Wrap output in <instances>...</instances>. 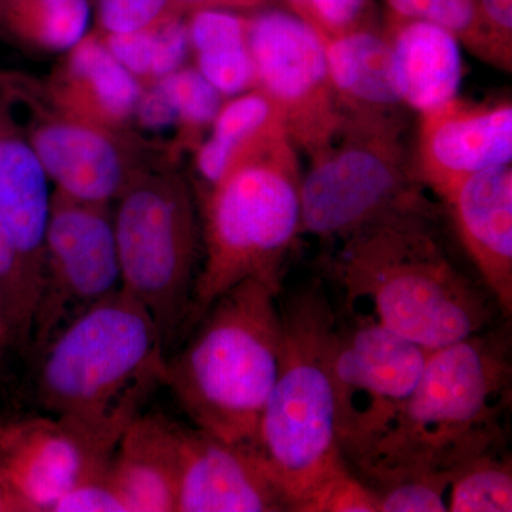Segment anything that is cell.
Wrapping results in <instances>:
<instances>
[{"label": "cell", "instance_id": "83f0119b", "mask_svg": "<svg viewBox=\"0 0 512 512\" xmlns=\"http://www.w3.org/2000/svg\"><path fill=\"white\" fill-rule=\"evenodd\" d=\"M370 487L379 512L450 511L451 471H423Z\"/></svg>", "mask_w": 512, "mask_h": 512}, {"label": "cell", "instance_id": "4316f807", "mask_svg": "<svg viewBox=\"0 0 512 512\" xmlns=\"http://www.w3.org/2000/svg\"><path fill=\"white\" fill-rule=\"evenodd\" d=\"M156 83L173 106L178 124L195 137L204 128L211 127L224 104V96L198 72L197 67H181Z\"/></svg>", "mask_w": 512, "mask_h": 512}, {"label": "cell", "instance_id": "f1b7e54d", "mask_svg": "<svg viewBox=\"0 0 512 512\" xmlns=\"http://www.w3.org/2000/svg\"><path fill=\"white\" fill-rule=\"evenodd\" d=\"M296 512H379L375 491L345 467L319 484Z\"/></svg>", "mask_w": 512, "mask_h": 512}, {"label": "cell", "instance_id": "277c9868", "mask_svg": "<svg viewBox=\"0 0 512 512\" xmlns=\"http://www.w3.org/2000/svg\"><path fill=\"white\" fill-rule=\"evenodd\" d=\"M281 288L247 279L222 293L180 350L165 357L163 383L211 436L254 446L282 359Z\"/></svg>", "mask_w": 512, "mask_h": 512}, {"label": "cell", "instance_id": "ac0fdd59", "mask_svg": "<svg viewBox=\"0 0 512 512\" xmlns=\"http://www.w3.org/2000/svg\"><path fill=\"white\" fill-rule=\"evenodd\" d=\"M33 150L63 197L103 205L128 184L116 143L99 128L52 123L37 130Z\"/></svg>", "mask_w": 512, "mask_h": 512}, {"label": "cell", "instance_id": "d6986e66", "mask_svg": "<svg viewBox=\"0 0 512 512\" xmlns=\"http://www.w3.org/2000/svg\"><path fill=\"white\" fill-rule=\"evenodd\" d=\"M16 460L15 480L23 504L35 511L53 505L74 485L106 473L110 457L52 417L30 427Z\"/></svg>", "mask_w": 512, "mask_h": 512}, {"label": "cell", "instance_id": "f546056e", "mask_svg": "<svg viewBox=\"0 0 512 512\" xmlns=\"http://www.w3.org/2000/svg\"><path fill=\"white\" fill-rule=\"evenodd\" d=\"M174 15H185L178 0H97V18L106 35L150 28Z\"/></svg>", "mask_w": 512, "mask_h": 512}, {"label": "cell", "instance_id": "8fae6325", "mask_svg": "<svg viewBox=\"0 0 512 512\" xmlns=\"http://www.w3.org/2000/svg\"><path fill=\"white\" fill-rule=\"evenodd\" d=\"M40 325L49 342L70 320L121 288L113 221L103 205L57 195L46 232Z\"/></svg>", "mask_w": 512, "mask_h": 512}, {"label": "cell", "instance_id": "d4e9b609", "mask_svg": "<svg viewBox=\"0 0 512 512\" xmlns=\"http://www.w3.org/2000/svg\"><path fill=\"white\" fill-rule=\"evenodd\" d=\"M490 451L451 471L450 512L512 511L510 451Z\"/></svg>", "mask_w": 512, "mask_h": 512}, {"label": "cell", "instance_id": "836d02e7", "mask_svg": "<svg viewBox=\"0 0 512 512\" xmlns=\"http://www.w3.org/2000/svg\"><path fill=\"white\" fill-rule=\"evenodd\" d=\"M153 26L136 32L106 35L104 39L111 55L136 77L151 79L154 57Z\"/></svg>", "mask_w": 512, "mask_h": 512}, {"label": "cell", "instance_id": "6da1fadb", "mask_svg": "<svg viewBox=\"0 0 512 512\" xmlns=\"http://www.w3.org/2000/svg\"><path fill=\"white\" fill-rule=\"evenodd\" d=\"M436 211L431 202L392 212L343 238L330 262L349 312L429 352L484 332L500 311L448 258Z\"/></svg>", "mask_w": 512, "mask_h": 512}, {"label": "cell", "instance_id": "30bf717a", "mask_svg": "<svg viewBox=\"0 0 512 512\" xmlns=\"http://www.w3.org/2000/svg\"><path fill=\"white\" fill-rule=\"evenodd\" d=\"M248 43L256 89L281 110L296 150L318 153L340 126L322 36L295 13L264 10L249 22Z\"/></svg>", "mask_w": 512, "mask_h": 512}, {"label": "cell", "instance_id": "8992f818", "mask_svg": "<svg viewBox=\"0 0 512 512\" xmlns=\"http://www.w3.org/2000/svg\"><path fill=\"white\" fill-rule=\"evenodd\" d=\"M301 180L298 150L284 136L239 161L211 187L205 202L204 262L188 325L247 279L281 288L282 265L302 234Z\"/></svg>", "mask_w": 512, "mask_h": 512}, {"label": "cell", "instance_id": "7402d4cb", "mask_svg": "<svg viewBox=\"0 0 512 512\" xmlns=\"http://www.w3.org/2000/svg\"><path fill=\"white\" fill-rule=\"evenodd\" d=\"M187 22L198 72L222 94L239 96L255 89L254 60L249 50V22L237 10L200 9Z\"/></svg>", "mask_w": 512, "mask_h": 512}, {"label": "cell", "instance_id": "5b68a950", "mask_svg": "<svg viewBox=\"0 0 512 512\" xmlns=\"http://www.w3.org/2000/svg\"><path fill=\"white\" fill-rule=\"evenodd\" d=\"M282 359L259 419L254 451L291 511L348 467L338 439L330 349L338 315L320 284L281 302Z\"/></svg>", "mask_w": 512, "mask_h": 512}, {"label": "cell", "instance_id": "7c38bea8", "mask_svg": "<svg viewBox=\"0 0 512 512\" xmlns=\"http://www.w3.org/2000/svg\"><path fill=\"white\" fill-rule=\"evenodd\" d=\"M512 161V103L454 97L420 114L414 174L443 198L471 175Z\"/></svg>", "mask_w": 512, "mask_h": 512}, {"label": "cell", "instance_id": "2e32d148", "mask_svg": "<svg viewBox=\"0 0 512 512\" xmlns=\"http://www.w3.org/2000/svg\"><path fill=\"white\" fill-rule=\"evenodd\" d=\"M183 426L140 414L114 448L106 477L127 512H177Z\"/></svg>", "mask_w": 512, "mask_h": 512}, {"label": "cell", "instance_id": "4dcf8cb0", "mask_svg": "<svg viewBox=\"0 0 512 512\" xmlns=\"http://www.w3.org/2000/svg\"><path fill=\"white\" fill-rule=\"evenodd\" d=\"M315 29L322 36L380 28L375 0H309Z\"/></svg>", "mask_w": 512, "mask_h": 512}, {"label": "cell", "instance_id": "ba28073f", "mask_svg": "<svg viewBox=\"0 0 512 512\" xmlns=\"http://www.w3.org/2000/svg\"><path fill=\"white\" fill-rule=\"evenodd\" d=\"M309 160L301 180L302 234L342 241L392 212L431 204L402 133L340 126Z\"/></svg>", "mask_w": 512, "mask_h": 512}, {"label": "cell", "instance_id": "d6a6232c", "mask_svg": "<svg viewBox=\"0 0 512 512\" xmlns=\"http://www.w3.org/2000/svg\"><path fill=\"white\" fill-rule=\"evenodd\" d=\"M107 471V470H106ZM52 511L55 512H127L106 473L86 478L74 485L60 498Z\"/></svg>", "mask_w": 512, "mask_h": 512}, {"label": "cell", "instance_id": "ffe728a7", "mask_svg": "<svg viewBox=\"0 0 512 512\" xmlns=\"http://www.w3.org/2000/svg\"><path fill=\"white\" fill-rule=\"evenodd\" d=\"M284 136V116L274 101L256 87L248 90L222 104L210 136L198 147V173L214 187L239 161Z\"/></svg>", "mask_w": 512, "mask_h": 512}, {"label": "cell", "instance_id": "74e56055", "mask_svg": "<svg viewBox=\"0 0 512 512\" xmlns=\"http://www.w3.org/2000/svg\"><path fill=\"white\" fill-rule=\"evenodd\" d=\"M18 256L12 239L9 237L8 229L0 218V276L8 275L12 271Z\"/></svg>", "mask_w": 512, "mask_h": 512}, {"label": "cell", "instance_id": "5bb4252c", "mask_svg": "<svg viewBox=\"0 0 512 512\" xmlns=\"http://www.w3.org/2000/svg\"><path fill=\"white\" fill-rule=\"evenodd\" d=\"M441 200L468 258L498 308L512 312V168H490L471 175Z\"/></svg>", "mask_w": 512, "mask_h": 512}, {"label": "cell", "instance_id": "cb8c5ba5", "mask_svg": "<svg viewBox=\"0 0 512 512\" xmlns=\"http://www.w3.org/2000/svg\"><path fill=\"white\" fill-rule=\"evenodd\" d=\"M387 16L421 20L447 30L471 55L501 72L511 73L512 57L495 43L478 0H384Z\"/></svg>", "mask_w": 512, "mask_h": 512}, {"label": "cell", "instance_id": "9a60e30c", "mask_svg": "<svg viewBox=\"0 0 512 512\" xmlns=\"http://www.w3.org/2000/svg\"><path fill=\"white\" fill-rule=\"evenodd\" d=\"M322 40L340 126L406 134L410 110L394 87L382 26L322 36Z\"/></svg>", "mask_w": 512, "mask_h": 512}, {"label": "cell", "instance_id": "7a4b0ae2", "mask_svg": "<svg viewBox=\"0 0 512 512\" xmlns=\"http://www.w3.org/2000/svg\"><path fill=\"white\" fill-rule=\"evenodd\" d=\"M511 339L488 328L427 357L419 386L386 431L352 466L366 483L453 471L507 448Z\"/></svg>", "mask_w": 512, "mask_h": 512}, {"label": "cell", "instance_id": "4fadbf2b", "mask_svg": "<svg viewBox=\"0 0 512 512\" xmlns=\"http://www.w3.org/2000/svg\"><path fill=\"white\" fill-rule=\"evenodd\" d=\"M278 511L291 508L254 448L183 426L177 512Z\"/></svg>", "mask_w": 512, "mask_h": 512}, {"label": "cell", "instance_id": "44dd1931", "mask_svg": "<svg viewBox=\"0 0 512 512\" xmlns=\"http://www.w3.org/2000/svg\"><path fill=\"white\" fill-rule=\"evenodd\" d=\"M49 177L33 147L0 143V218L19 256L35 258L45 248L52 212Z\"/></svg>", "mask_w": 512, "mask_h": 512}, {"label": "cell", "instance_id": "f35d334b", "mask_svg": "<svg viewBox=\"0 0 512 512\" xmlns=\"http://www.w3.org/2000/svg\"><path fill=\"white\" fill-rule=\"evenodd\" d=\"M288 5L291 6L292 13H295L296 16L308 22L309 25H312L315 28V20H313L311 5H309V0H286Z\"/></svg>", "mask_w": 512, "mask_h": 512}, {"label": "cell", "instance_id": "d590c367", "mask_svg": "<svg viewBox=\"0 0 512 512\" xmlns=\"http://www.w3.org/2000/svg\"><path fill=\"white\" fill-rule=\"evenodd\" d=\"M495 43L512 57V0H478Z\"/></svg>", "mask_w": 512, "mask_h": 512}, {"label": "cell", "instance_id": "3957f363", "mask_svg": "<svg viewBox=\"0 0 512 512\" xmlns=\"http://www.w3.org/2000/svg\"><path fill=\"white\" fill-rule=\"evenodd\" d=\"M39 393L46 416L111 456L158 382L163 335L128 293H111L45 343Z\"/></svg>", "mask_w": 512, "mask_h": 512}, {"label": "cell", "instance_id": "9c48e42d", "mask_svg": "<svg viewBox=\"0 0 512 512\" xmlns=\"http://www.w3.org/2000/svg\"><path fill=\"white\" fill-rule=\"evenodd\" d=\"M429 355L365 315L338 318L330 369L346 464L363 456L400 413L419 386Z\"/></svg>", "mask_w": 512, "mask_h": 512}, {"label": "cell", "instance_id": "8d00e7d4", "mask_svg": "<svg viewBox=\"0 0 512 512\" xmlns=\"http://www.w3.org/2000/svg\"><path fill=\"white\" fill-rule=\"evenodd\" d=\"M184 13L200 9L252 10L261 8L266 0H178Z\"/></svg>", "mask_w": 512, "mask_h": 512}, {"label": "cell", "instance_id": "52a82bcc", "mask_svg": "<svg viewBox=\"0 0 512 512\" xmlns=\"http://www.w3.org/2000/svg\"><path fill=\"white\" fill-rule=\"evenodd\" d=\"M113 227L120 289L150 313L167 352L188 325L200 272L197 218L187 185L177 177L128 184Z\"/></svg>", "mask_w": 512, "mask_h": 512}, {"label": "cell", "instance_id": "1f68e13d", "mask_svg": "<svg viewBox=\"0 0 512 512\" xmlns=\"http://www.w3.org/2000/svg\"><path fill=\"white\" fill-rule=\"evenodd\" d=\"M154 57L151 79L177 72L184 64L190 49V37L184 15H174L165 18L153 26Z\"/></svg>", "mask_w": 512, "mask_h": 512}, {"label": "cell", "instance_id": "ab89813d", "mask_svg": "<svg viewBox=\"0 0 512 512\" xmlns=\"http://www.w3.org/2000/svg\"><path fill=\"white\" fill-rule=\"evenodd\" d=\"M0 505H2V503H0Z\"/></svg>", "mask_w": 512, "mask_h": 512}, {"label": "cell", "instance_id": "603a6c76", "mask_svg": "<svg viewBox=\"0 0 512 512\" xmlns=\"http://www.w3.org/2000/svg\"><path fill=\"white\" fill-rule=\"evenodd\" d=\"M69 73L84 104L106 121H123L133 116L140 100L137 77L128 72L96 37H84L70 50Z\"/></svg>", "mask_w": 512, "mask_h": 512}, {"label": "cell", "instance_id": "e0dca14e", "mask_svg": "<svg viewBox=\"0 0 512 512\" xmlns=\"http://www.w3.org/2000/svg\"><path fill=\"white\" fill-rule=\"evenodd\" d=\"M382 29L394 87L407 109L421 114L458 96L464 67L456 37L431 23L392 16Z\"/></svg>", "mask_w": 512, "mask_h": 512}, {"label": "cell", "instance_id": "484cf974", "mask_svg": "<svg viewBox=\"0 0 512 512\" xmlns=\"http://www.w3.org/2000/svg\"><path fill=\"white\" fill-rule=\"evenodd\" d=\"M9 5L39 45L60 52L82 42L92 18L89 0H9Z\"/></svg>", "mask_w": 512, "mask_h": 512}, {"label": "cell", "instance_id": "e575fe53", "mask_svg": "<svg viewBox=\"0 0 512 512\" xmlns=\"http://www.w3.org/2000/svg\"><path fill=\"white\" fill-rule=\"evenodd\" d=\"M134 114L141 126L148 130H167L178 124L173 106L157 83H154L146 92H141Z\"/></svg>", "mask_w": 512, "mask_h": 512}]
</instances>
